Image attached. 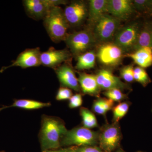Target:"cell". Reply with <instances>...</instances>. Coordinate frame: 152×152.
<instances>
[{
	"label": "cell",
	"mask_w": 152,
	"mask_h": 152,
	"mask_svg": "<svg viewBox=\"0 0 152 152\" xmlns=\"http://www.w3.org/2000/svg\"><path fill=\"white\" fill-rule=\"evenodd\" d=\"M114 102L107 98H98L93 103V111L99 115L105 116L114 107Z\"/></svg>",
	"instance_id": "cell-22"
},
{
	"label": "cell",
	"mask_w": 152,
	"mask_h": 152,
	"mask_svg": "<svg viewBox=\"0 0 152 152\" xmlns=\"http://www.w3.org/2000/svg\"><path fill=\"white\" fill-rule=\"evenodd\" d=\"M72 56L67 49L56 50L50 47L46 51L41 53V64L54 69L64 63L70 61Z\"/></svg>",
	"instance_id": "cell-13"
},
{
	"label": "cell",
	"mask_w": 152,
	"mask_h": 152,
	"mask_svg": "<svg viewBox=\"0 0 152 152\" xmlns=\"http://www.w3.org/2000/svg\"><path fill=\"white\" fill-rule=\"evenodd\" d=\"M103 94L106 97L112 100L114 102H121L128 98L126 94L122 92L121 90L118 89H113L107 90L104 92Z\"/></svg>",
	"instance_id": "cell-26"
},
{
	"label": "cell",
	"mask_w": 152,
	"mask_h": 152,
	"mask_svg": "<svg viewBox=\"0 0 152 152\" xmlns=\"http://www.w3.org/2000/svg\"><path fill=\"white\" fill-rule=\"evenodd\" d=\"M64 42L71 54L75 58L90 50L97 45L92 30L88 27L69 34Z\"/></svg>",
	"instance_id": "cell-3"
},
{
	"label": "cell",
	"mask_w": 152,
	"mask_h": 152,
	"mask_svg": "<svg viewBox=\"0 0 152 152\" xmlns=\"http://www.w3.org/2000/svg\"><path fill=\"white\" fill-rule=\"evenodd\" d=\"M43 20L44 27L53 42L57 43L64 41L69 34V26L61 7H52Z\"/></svg>",
	"instance_id": "cell-2"
},
{
	"label": "cell",
	"mask_w": 152,
	"mask_h": 152,
	"mask_svg": "<svg viewBox=\"0 0 152 152\" xmlns=\"http://www.w3.org/2000/svg\"><path fill=\"white\" fill-rule=\"evenodd\" d=\"M0 152H5L4 151H0Z\"/></svg>",
	"instance_id": "cell-35"
},
{
	"label": "cell",
	"mask_w": 152,
	"mask_h": 152,
	"mask_svg": "<svg viewBox=\"0 0 152 152\" xmlns=\"http://www.w3.org/2000/svg\"><path fill=\"white\" fill-rule=\"evenodd\" d=\"M96 76L98 85L101 90L118 89L121 91L131 90L128 84L124 83L121 78L115 75L109 69L104 68L98 71Z\"/></svg>",
	"instance_id": "cell-12"
},
{
	"label": "cell",
	"mask_w": 152,
	"mask_h": 152,
	"mask_svg": "<svg viewBox=\"0 0 152 152\" xmlns=\"http://www.w3.org/2000/svg\"><path fill=\"white\" fill-rule=\"evenodd\" d=\"M126 56L131 58L139 66L145 69L152 65V48L145 47L128 53Z\"/></svg>",
	"instance_id": "cell-18"
},
{
	"label": "cell",
	"mask_w": 152,
	"mask_h": 152,
	"mask_svg": "<svg viewBox=\"0 0 152 152\" xmlns=\"http://www.w3.org/2000/svg\"><path fill=\"white\" fill-rule=\"evenodd\" d=\"M77 152H105L96 145L77 147Z\"/></svg>",
	"instance_id": "cell-31"
},
{
	"label": "cell",
	"mask_w": 152,
	"mask_h": 152,
	"mask_svg": "<svg viewBox=\"0 0 152 152\" xmlns=\"http://www.w3.org/2000/svg\"><path fill=\"white\" fill-rule=\"evenodd\" d=\"M80 115L82 117L83 127L91 129L98 126L97 120L92 112L86 108L81 107L80 109Z\"/></svg>",
	"instance_id": "cell-23"
},
{
	"label": "cell",
	"mask_w": 152,
	"mask_h": 152,
	"mask_svg": "<svg viewBox=\"0 0 152 152\" xmlns=\"http://www.w3.org/2000/svg\"><path fill=\"white\" fill-rule=\"evenodd\" d=\"M73 96L72 90L66 87L61 86L57 92L56 99L58 101H64L69 99Z\"/></svg>",
	"instance_id": "cell-29"
},
{
	"label": "cell",
	"mask_w": 152,
	"mask_h": 152,
	"mask_svg": "<svg viewBox=\"0 0 152 152\" xmlns=\"http://www.w3.org/2000/svg\"><path fill=\"white\" fill-rule=\"evenodd\" d=\"M67 131L64 123L59 118L44 115L39 134L42 151L59 149L62 138Z\"/></svg>",
	"instance_id": "cell-1"
},
{
	"label": "cell",
	"mask_w": 152,
	"mask_h": 152,
	"mask_svg": "<svg viewBox=\"0 0 152 152\" xmlns=\"http://www.w3.org/2000/svg\"><path fill=\"white\" fill-rule=\"evenodd\" d=\"M42 152H77V147H70L65 148L58 149L56 150H48L44 151Z\"/></svg>",
	"instance_id": "cell-32"
},
{
	"label": "cell",
	"mask_w": 152,
	"mask_h": 152,
	"mask_svg": "<svg viewBox=\"0 0 152 152\" xmlns=\"http://www.w3.org/2000/svg\"><path fill=\"white\" fill-rule=\"evenodd\" d=\"M41 53L39 48L26 49L20 53L16 59L12 61L10 65L2 67L0 72L2 73L7 69L12 67H20L22 69H26L42 65Z\"/></svg>",
	"instance_id": "cell-11"
},
{
	"label": "cell",
	"mask_w": 152,
	"mask_h": 152,
	"mask_svg": "<svg viewBox=\"0 0 152 152\" xmlns=\"http://www.w3.org/2000/svg\"><path fill=\"white\" fill-rule=\"evenodd\" d=\"M132 3L136 12H148L151 0H134Z\"/></svg>",
	"instance_id": "cell-28"
},
{
	"label": "cell",
	"mask_w": 152,
	"mask_h": 152,
	"mask_svg": "<svg viewBox=\"0 0 152 152\" xmlns=\"http://www.w3.org/2000/svg\"><path fill=\"white\" fill-rule=\"evenodd\" d=\"M64 15L70 27H78L87 20L88 5L84 1H74L66 6Z\"/></svg>",
	"instance_id": "cell-10"
},
{
	"label": "cell",
	"mask_w": 152,
	"mask_h": 152,
	"mask_svg": "<svg viewBox=\"0 0 152 152\" xmlns=\"http://www.w3.org/2000/svg\"><path fill=\"white\" fill-rule=\"evenodd\" d=\"M23 2L27 15L36 20H43L52 7L68 3L65 0H24Z\"/></svg>",
	"instance_id": "cell-8"
},
{
	"label": "cell",
	"mask_w": 152,
	"mask_h": 152,
	"mask_svg": "<svg viewBox=\"0 0 152 152\" xmlns=\"http://www.w3.org/2000/svg\"><path fill=\"white\" fill-rule=\"evenodd\" d=\"M50 103H44L39 101L30 99H17L14 101L13 103L10 105L4 106L0 108V112L8 108L18 107L19 108L32 110L42 108L45 107H50Z\"/></svg>",
	"instance_id": "cell-21"
},
{
	"label": "cell",
	"mask_w": 152,
	"mask_h": 152,
	"mask_svg": "<svg viewBox=\"0 0 152 152\" xmlns=\"http://www.w3.org/2000/svg\"><path fill=\"white\" fill-rule=\"evenodd\" d=\"M134 70L133 65L124 66L120 69L121 77L127 83H132L134 81Z\"/></svg>",
	"instance_id": "cell-27"
},
{
	"label": "cell",
	"mask_w": 152,
	"mask_h": 152,
	"mask_svg": "<svg viewBox=\"0 0 152 152\" xmlns=\"http://www.w3.org/2000/svg\"><path fill=\"white\" fill-rule=\"evenodd\" d=\"M115 152H126L125 151H124V150L123 149H122L119 148L118 149V150H117Z\"/></svg>",
	"instance_id": "cell-34"
},
{
	"label": "cell",
	"mask_w": 152,
	"mask_h": 152,
	"mask_svg": "<svg viewBox=\"0 0 152 152\" xmlns=\"http://www.w3.org/2000/svg\"><path fill=\"white\" fill-rule=\"evenodd\" d=\"M107 3L108 0H91L89 1L87 27L92 30L94 26L101 17L104 14L107 13Z\"/></svg>",
	"instance_id": "cell-16"
},
{
	"label": "cell",
	"mask_w": 152,
	"mask_h": 152,
	"mask_svg": "<svg viewBox=\"0 0 152 152\" xmlns=\"http://www.w3.org/2000/svg\"><path fill=\"white\" fill-rule=\"evenodd\" d=\"M78 75L79 84L83 93L85 94L99 98L101 90L95 75L85 72H78Z\"/></svg>",
	"instance_id": "cell-17"
},
{
	"label": "cell",
	"mask_w": 152,
	"mask_h": 152,
	"mask_svg": "<svg viewBox=\"0 0 152 152\" xmlns=\"http://www.w3.org/2000/svg\"><path fill=\"white\" fill-rule=\"evenodd\" d=\"M122 134L118 123L104 125L99 132V144L104 152H112L118 147Z\"/></svg>",
	"instance_id": "cell-9"
},
{
	"label": "cell",
	"mask_w": 152,
	"mask_h": 152,
	"mask_svg": "<svg viewBox=\"0 0 152 152\" xmlns=\"http://www.w3.org/2000/svg\"><path fill=\"white\" fill-rule=\"evenodd\" d=\"M145 47L152 48V22L145 23L141 27L137 42L132 52Z\"/></svg>",
	"instance_id": "cell-19"
},
{
	"label": "cell",
	"mask_w": 152,
	"mask_h": 152,
	"mask_svg": "<svg viewBox=\"0 0 152 152\" xmlns=\"http://www.w3.org/2000/svg\"><path fill=\"white\" fill-rule=\"evenodd\" d=\"M121 27V21L110 14H104L92 29L97 45L112 42Z\"/></svg>",
	"instance_id": "cell-5"
},
{
	"label": "cell",
	"mask_w": 152,
	"mask_h": 152,
	"mask_svg": "<svg viewBox=\"0 0 152 152\" xmlns=\"http://www.w3.org/2000/svg\"><path fill=\"white\" fill-rule=\"evenodd\" d=\"M143 152V151H138V152Z\"/></svg>",
	"instance_id": "cell-36"
},
{
	"label": "cell",
	"mask_w": 152,
	"mask_h": 152,
	"mask_svg": "<svg viewBox=\"0 0 152 152\" xmlns=\"http://www.w3.org/2000/svg\"><path fill=\"white\" fill-rule=\"evenodd\" d=\"M130 104L126 102H121L115 106L113 108V121L118 123L126 115Z\"/></svg>",
	"instance_id": "cell-24"
},
{
	"label": "cell",
	"mask_w": 152,
	"mask_h": 152,
	"mask_svg": "<svg viewBox=\"0 0 152 152\" xmlns=\"http://www.w3.org/2000/svg\"><path fill=\"white\" fill-rule=\"evenodd\" d=\"M107 11L121 21L129 20L136 12L132 0H108Z\"/></svg>",
	"instance_id": "cell-14"
},
{
	"label": "cell",
	"mask_w": 152,
	"mask_h": 152,
	"mask_svg": "<svg viewBox=\"0 0 152 152\" xmlns=\"http://www.w3.org/2000/svg\"><path fill=\"white\" fill-rule=\"evenodd\" d=\"M140 28L139 24L136 22L121 27L116 34L113 42L125 53H131L137 42Z\"/></svg>",
	"instance_id": "cell-7"
},
{
	"label": "cell",
	"mask_w": 152,
	"mask_h": 152,
	"mask_svg": "<svg viewBox=\"0 0 152 152\" xmlns=\"http://www.w3.org/2000/svg\"><path fill=\"white\" fill-rule=\"evenodd\" d=\"M99 132L84 127L67 131L61 140V146L83 147L96 146L99 144Z\"/></svg>",
	"instance_id": "cell-4"
},
{
	"label": "cell",
	"mask_w": 152,
	"mask_h": 152,
	"mask_svg": "<svg viewBox=\"0 0 152 152\" xmlns=\"http://www.w3.org/2000/svg\"><path fill=\"white\" fill-rule=\"evenodd\" d=\"M96 56L101 64L107 69L119 65L125 56V53L113 42L98 45Z\"/></svg>",
	"instance_id": "cell-6"
},
{
	"label": "cell",
	"mask_w": 152,
	"mask_h": 152,
	"mask_svg": "<svg viewBox=\"0 0 152 152\" xmlns=\"http://www.w3.org/2000/svg\"><path fill=\"white\" fill-rule=\"evenodd\" d=\"M134 79L136 82L141 84L143 86L146 87L151 83V80L146 71L144 68L138 66L134 68Z\"/></svg>",
	"instance_id": "cell-25"
},
{
	"label": "cell",
	"mask_w": 152,
	"mask_h": 152,
	"mask_svg": "<svg viewBox=\"0 0 152 152\" xmlns=\"http://www.w3.org/2000/svg\"><path fill=\"white\" fill-rule=\"evenodd\" d=\"M54 70L61 86L69 88L77 92L80 91L78 79L70 61L64 63L54 69Z\"/></svg>",
	"instance_id": "cell-15"
},
{
	"label": "cell",
	"mask_w": 152,
	"mask_h": 152,
	"mask_svg": "<svg viewBox=\"0 0 152 152\" xmlns=\"http://www.w3.org/2000/svg\"><path fill=\"white\" fill-rule=\"evenodd\" d=\"M152 112V110H151Z\"/></svg>",
	"instance_id": "cell-37"
},
{
	"label": "cell",
	"mask_w": 152,
	"mask_h": 152,
	"mask_svg": "<svg viewBox=\"0 0 152 152\" xmlns=\"http://www.w3.org/2000/svg\"><path fill=\"white\" fill-rule=\"evenodd\" d=\"M77 63L76 69L78 71L89 70L94 67L96 64V53L94 50H89L76 57Z\"/></svg>",
	"instance_id": "cell-20"
},
{
	"label": "cell",
	"mask_w": 152,
	"mask_h": 152,
	"mask_svg": "<svg viewBox=\"0 0 152 152\" xmlns=\"http://www.w3.org/2000/svg\"><path fill=\"white\" fill-rule=\"evenodd\" d=\"M83 102L82 95L80 94H76L73 95L69 99V107L71 109L77 108L82 105Z\"/></svg>",
	"instance_id": "cell-30"
},
{
	"label": "cell",
	"mask_w": 152,
	"mask_h": 152,
	"mask_svg": "<svg viewBox=\"0 0 152 152\" xmlns=\"http://www.w3.org/2000/svg\"><path fill=\"white\" fill-rule=\"evenodd\" d=\"M148 14L152 16V0H151V3H150V7Z\"/></svg>",
	"instance_id": "cell-33"
},
{
	"label": "cell",
	"mask_w": 152,
	"mask_h": 152,
	"mask_svg": "<svg viewBox=\"0 0 152 152\" xmlns=\"http://www.w3.org/2000/svg\"></svg>",
	"instance_id": "cell-38"
}]
</instances>
